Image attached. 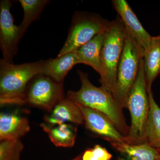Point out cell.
<instances>
[{"label":"cell","mask_w":160,"mask_h":160,"mask_svg":"<svg viewBox=\"0 0 160 160\" xmlns=\"http://www.w3.org/2000/svg\"><path fill=\"white\" fill-rule=\"evenodd\" d=\"M81 83L79 90H70L67 98L80 106L95 109L107 116L114 123L120 132L126 137L130 126L127 125L123 113V108L115 99L112 93L102 87L94 86L89 81L88 74L78 71Z\"/></svg>","instance_id":"1"},{"label":"cell","mask_w":160,"mask_h":160,"mask_svg":"<svg viewBox=\"0 0 160 160\" xmlns=\"http://www.w3.org/2000/svg\"><path fill=\"white\" fill-rule=\"evenodd\" d=\"M43 60L14 65L2 59L0 61V104L1 106L24 105L27 86L42 72Z\"/></svg>","instance_id":"2"},{"label":"cell","mask_w":160,"mask_h":160,"mask_svg":"<svg viewBox=\"0 0 160 160\" xmlns=\"http://www.w3.org/2000/svg\"><path fill=\"white\" fill-rule=\"evenodd\" d=\"M126 32L119 17L110 21L104 33L101 55V87L112 93L116 82L117 69L122 53Z\"/></svg>","instance_id":"3"},{"label":"cell","mask_w":160,"mask_h":160,"mask_svg":"<svg viewBox=\"0 0 160 160\" xmlns=\"http://www.w3.org/2000/svg\"><path fill=\"white\" fill-rule=\"evenodd\" d=\"M126 108L130 112L131 125L129 134L125 138V142L132 145L144 144L150 105L143 58L140 63L137 78L128 97Z\"/></svg>","instance_id":"4"},{"label":"cell","mask_w":160,"mask_h":160,"mask_svg":"<svg viewBox=\"0 0 160 160\" xmlns=\"http://www.w3.org/2000/svg\"><path fill=\"white\" fill-rule=\"evenodd\" d=\"M127 35V34H126ZM144 52L131 38L126 35L125 46L117 69L116 82L112 94L123 108L137 78Z\"/></svg>","instance_id":"5"},{"label":"cell","mask_w":160,"mask_h":160,"mask_svg":"<svg viewBox=\"0 0 160 160\" xmlns=\"http://www.w3.org/2000/svg\"><path fill=\"white\" fill-rule=\"evenodd\" d=\"M110 22L96 13L76 12L67 39L58 56L76 51L96 36L106 31Z\"/></svg>","instance_id":"6"},{"label":"cell","mask_w":160,"mask_h":160,"mask_svg":"<svg viewBox=\"0 0 160 160\" xmlns=\"http://www.w3.org/2000/svg\"><path fill=\"white\" fill-rule=\"evenodd\" d=\"M64 98L63 82H58L47 76L38 74L27 86L24 105L49 112Z\"/></svg>","instance_id":"7"},{"label":"cell","mask_w":160,"mask_h":160,"mask_svg":"<svg viewBox=\"0 0 160 160\" xmlns=\"http://www.w3.org/2000/svg\"><path fill=\"white\" fill-rule=\"evenodd\" d=\"M12 5L9 0L0 2V48L2 59L9 63L18 52V45L22 38L18 26L14 24V20L10 12Z\"/></svg>","instance_id":"8"},{"label":"cell","mask_w":160,"mask_h":160,"mask_svg":"<svg viewBox=\"0 0 160 160\" xmlns=\"http://www.w3.org/2000/svg\"><path fill=\"white\" fill-rule=\"evenodd\" d=\"M112 4L122 23L126 34L137 43L144 53L150 46L152 36L143 28L127 1L113 0Z\"/></svg>","instance_id":"9"},{"label":"cell","mask_w":160,"mask_h":160,"mask_svg":"<svg viewBox=\"0 0 160 160\" xmlns=\"http://www.w3.org/2000/svg\"><path fill=\"white\" fill-rule=\"evenodd\" d=\"M78 106L82 112L86 129L105 140L125 142V137L107 116L95 109Z\"/></svg>","instance_id":"10"},{"label":"cell","mask_w":160,"mask_h":160,"mask_svg":"<svg viewBox=\"0 0 160 160\" xmlns=\"http://www.w3.org/2000/svg\"><path fill=\"white\" fill-rule=\"evenodd\" d=\"M45 123L50 126L71 123L76 125L85 124L84 116L79 106L68 98L60 101L49 114L44 116Z\"/></svg>","instance_id":"11"},{"label":"cell","mask_w":160,"mask_h":160,"mask_svg":"<svg viewBox=\"0 0 160 160\" xmlns=\"http://www.w3.org/2000/svg\"><path fill=\"white\" fill-rule=\"evenodd\" d=\"M27 118L17 111L0 114V141L20 140L30 131Z\"/></svg>","instance_id":"12"},{"label":"cell","mask_w":160,"mask_h":160,"mask_svg":"<svg viewBox=\"0 0 160 160\" xmlns=\"http://www.w3.org/2000/svg\"><path fill=\"white\" fill-rule=\"evenodd\" d=\"M78 64V60L74 52L55 58L43 60L41 74L47 76L58 82H63L69 71Z\"/></svg>","instance_id":"13"},{"label":"cell","mask_w":160,"mask_h":160,"mask_svg":"<svg viewBox=\"0 0 160 160\" xmlns=\"http://www.w3.org/2000/svg\"><path fill=\"white\" fill-rule=\"evenodd\" d=\"M106 141L122 155V156L118 157V160H158L157 149L148 144L132 145L125 142Z\"/></svg>","instance_id":"14"},{"label":"cell","mask_w":160,"mask_h":160,"mask_svg":"<svg viewBox=\"0 0 160 160\" xmlns=\"http://www.w3.org/2000/svg\"><path fill=\"white\" fill-rule=\"evenodd\" d=\"M105 32L98 34L74 52L77 55L79 64L90 66L99 74L101 71V55Z\"/></svg>","instance_id":"15"},{"label":"cell","mask_w":160,"mask_h":160,"mask_svg":"<svg viewBox=\"0 0 160 160\" xmlns=\"http://www.w3.org/2000/svg\"><path fill=\"white\" fill-rule=\"evenodd\" d=\"M144 70L147 91L152 90L153 81L160 74V35L152 37L150 46L144 52Z\"/></svg>","instance_id":"16"},{"label":"cell","mask_w":160,"mask_h":160,"mask_svg":"<svg viewBox=\"0 0 160 160\" xmlns=\"http://www.w3.org/2000/svg\"><path fill=\"white\" fill-rule=\"evenodd\" d=\"M40 126L49 136L52 142L57 147L70 148L74 145L77 135V127L71 123L50 126L46 123Z\"/></svg>","instance_id":"17"},{"label":"cell","mask_w":160,"mask_h":160,"mask_svg":"<svg viewBox=\"0 0 160 160\" xmlns=\"http://www.w3.org/2000/svg\"><path fill=\"white\" fill-rule=\"evenodd\" d=\"M148 94L150 110L144 144L158 149L160 148V108L155 101L152 90L148 91Z\"/></svg>","instance_id":"18"},{"label":"cell","mask_w":160,"mask_h":160,"mask_svg":"<svg viewBox=\"0 0 160 160\" xmlns=\"http://www.w3.org/2000/svg\"><path fill=\"white\" fill-rule=\"evenodd\" d=\"M18 2L24 11L22 21L18 26L23 37L29 26L32 22L37 19L49 1L48 0H19Z\"/></svg>","instance_id":"19"},{"label":"cell","mask_w":160,"mask_h":160,"mask_svg":"<svg viewBox=\"0 0 160 160\" xmlns=\"http://www.w3.org/2000/svg\"><path fill=\"white\" fill-rule=\"evenodd\" d=\"M24 145L20 140H6L0 143V160H20Z\"/></svg>","instance_id":"20"},{"label":"cell","mask_w":160,"mask_h":160,"mask_svg":"<svg viewBox=\"0 0 160 160\" xmlns=\"http://www.w3.org/2000/svg\"><path fill=\"white\" fill-rule=\"evenodd\" d=\"M112 155L107 149L97 145L92 149H86L82 155V160H111Z\"/></svg>","instance_id":"21"},{"label":"cell","mask_w":160,"mask_h":160,"mask_svg":"<svg viewBox=\"0 0 160 160\" xmlns=\"http://www.w3.org/2000/svg\"><path fill=\"white\" fill-rule=\"evenodd\" d=\"M82 154H80L78 156L70 160H82Z\"/></svg>","instance_id":"22"},{"label":"cell","mask_w":160,"mask_h":160,"mask_svg":"<svg viewBox=\"0 0 160 160\" xmlns=\"http://www.w3.org/2000/svg\"><path fill=\"white\" fill-rule=\"evenodd\" d=\"M158 153V160H160V148L157 149Z\"/></svg>","instance_id":"23"}]
</instances>
